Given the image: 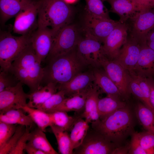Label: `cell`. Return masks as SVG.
I'll return each mask as SVG.
<instances>
[{"mask_svg": "<svg viewBox=\"0 0 154 154\" xmlns=\"http://www.w3.org/2000/svg\"><path fill=\"white\" fill-rule=\"evenodd\" d=\"M93 85L88 89L81 93L66 97L50 113L56 111H62L67 112L75 111L79 114L81 113L84 110L86 101L89 91Z\"/></svg>", "mask_w": 154, "mask_h": 154, "instance_id": "obj_23", "label": "cell"}, {"mask_svg": "<svg viewBox=\"0 0 154 154\" xmlns=\"http://www.w3.org/2000/svg\"><path fill=\"white\" fill-rule=\"evenodd\" d=\"M46 62L41 86L50 82L60 84L67 82L78 74L92 68L78 55L77 46L70 51Z\"/></svg>", "mask_w": 154, "mask_h": 154, "instance_id": "obj_1", "label": "cell"}, {"mask_svg": "<svg viewBox=\"0 0 154 154\" xmlns=\"http://www.w3.org/2000/svg\"><path fill=\"white\" fill-rule=\"evenodd\" d=\"M41 63L31 43L13 62L10 70L20 82L28 87L31 93L40 85L44 74Z\"/></svg>", "mask_w": 154, "mask_h": 154, "instance_id": "obj_4", "label": "cell"}, {"mask_svg": "<svg viewBox=\"0 0 154 154\" xmlns=\"http://www.w3.org/2000/svg\"><path fill=\"white\" fill-rule=\"evenodd\" d=\"M26 113L22 108L9 110L0 114V121L29 127L31 129L35 124L30 116L28 114L26 115Z\"/></svg>", "mask_w": 154, "mask_h": 154, "instance_id": "obj_25", "label": "cell"}, {"mask_svg": "<svg viewBox=\"0 0 154 154\" xmlns=\"http://www.w3.org/2000/svg\"><path fill=\"white\" fill-rule=\"evenodd\" d=\"M146 42L147 45L154 51V29L147 35Z\"/></svg>", "mask_w": 154, "mask_h": 154, "instance_id": "obj_46", "label": "cell"}, {"mask_svg": "<svg viewBox=\"0 0 154 154\" xmlns=\"http://www.w3.org/2000/svg\"><path fill=\"white\" fill-rule=\"evenodd\" d=\"M120 22L95 16L85 11L81 27L83 35L103 43L106 38Z\"/></svg>", "mask_w": 154, "mask_h": 154, "instance_id": "obj_8", "label": "cell"}, {"mask_svg": "<svg viewBox=\"0 0 154 154\" xmlns=\"http://www.w3.org/2000/svg\"><path fill=\"white\" fill-rule=\"evenodd\" d=\"M85 11L94 16L102 18H110L109 11L102 0H86Z\"/></svg>", "mask_w": 154, "mask_h": 154, "instance_id": "obj_33", "label": "cell"}, {"mask_svg": "<svg viewBox=\"0 0 154 154\" xmlns=\"http://www.w3.org/2000/svg\"><path fill=\"white\" fill-rule=\"evenodd\" d=\"M126 103L121 99L107 96L99 98L98 103V111L101 120L117 110L126 106Z\"/></svg>", "mask_w": 154, "mask_h": 154, "instance_id": "obj_28", "label": "cell"}, {"mask_svg": "<svg viewBox=\"0 0 154 154\" xmlns=\"http://www.w3.org/2000/svg\"><path fill=\"white\" fill-rule=\"evenodd\" d=\"M37 1L22 10L15 17L13 32L21 35L31 34L38 28Z\"/></svg>", "mask_w": 154, "mask_h": 154, "instance_id": "obj_11", "label": "cell"}, {"mask_svg": "<svg viewBox=\"0 0 154 154\" xmlns=\"http://www.w3.org/2000/svg\"><path fill=\"white\" fill-rule=\"evenodd\" d=\"M66 97L63 91H58L37 109L47 113H50Z\"/></svg>", "mask_w": 154, "mask_h": 154, "instance_id": "obj_35", "label": "cell"}, {"mask_svg": "<svg viewBox=\"0 0 154 154\" xmlns=\"http://www.w3.org/2000/svg\"><path fill=\"white\" fill-rule=\"evenodd\" d=\"M111 6L110 11L117 14L119 17V21L125 23L137 13L145 9L134 0H106Z\"/></svg>", "mask_w": 154, "mask_h": 154, "instance_id": "obj_19", "label": "cell"}, {"mask_svg": "<svg viewBox=\"0 0 154 154\" xmlns=\"http://www.w3.org/2000/svg\"><path fill=\"white\" fill-rule=\"evenodd\" d=\"M141 46L140 44L128 34L127 41L114 60L125 69L130 75L134 74V68L139 57Z\"/></svg>", "mask_w": 154, "mask_h": 154, "instance_id": "obj_17", "label": "cell"}, {"mask_svg": "<svg viewBox=\"0 0 154 154\" xmlns=\"http://www.w3.org/2000/svg\"><path fill=\"white\" fill-rule=\"evenodd\" d=\"M19 82L11 70L0 71V92L6 88L16 86Z\"/></svg>", "mask_w": 154, "mask_h": 154, "instance_id": "obj_37", "label": "cell"}, {"mask_svg": "<svg viewBox=\"0 0 154 154\" xmlns=\"http://www.w3.org/2000/svg\"><path fill=\"white\" fill-rule=\"evenodd\" d=\"M70 129V134L72 148L74 150L82 143L90 128L89 123L79 115Z\"/></svg>", "mask_w": 154, "mask_h": 154, "instance_id": "obj_26", "label": "cell"}, {"mask_svg": "<svg viewBox=\"0 0 154 154\" xmlns=\"http://www.w3.org/2000/svg\"><path fill=\"white\" fill-rule=\"evenodd\" d=\"M32 33L17 37L12 35L10 32L1 31L0 71L10 70L13 62L23 49L31 43Z\"/></svg>", "mask_w": 154, "mask_h": 154, "instance_id": "obj_5", "label": "cell"}, {"mask_svg": "<svg viewBox=\"0 0 154 154\" xmlns=\"http://www.w3.org/2000/svg\"><path fill=\"white\" fill-rule=\"evenodd\" d=\"M31 129L29 127H26L25 130L18 141L14 148L9 154H24L27 142L28 141L29 134Z\"/></svg>", "mask_w": 154, "mask_h": 154, "instance_id": "obj_41", "label": "cell"}, {"mask_svg": "<svg viewBox=\"0 0 154 154\" xmlns=\"http://www.w3.org/2000/svg\"><path fill=\"white\" fill-rule=\"evenodd\" d=\"M94 83L107 96L121 99L123 97L118 88L102 67L92 68Z\"/></svg>", "mask_w": 154, "mask_h": 154, "instance_id": "obj_22", "label": "cell"}, {"mask_svg": "<svg viewBox=\"0 0 154 154\" xmlns=\"http://www.w3.org/2000/svg\"><path fill=\"white\" fill-rule=\"evenodd\" d=\"M58 90V84L50 82L44 86L40 85L34 91L29 94L27 106L38 108Z\"/></svg>", "mask_w": 154, "mask_h": 154, "instance_id": "obj_24", "label": "cell"}, {"mask_svg": "<svg viewBox=\"0 0 154 154\" xmlns=\"http://www.w3.org/2000/svg\"><path fill=\"white\" fill-rule=\"evenodd\" d=\"M26 127L18 125L14 134L5 144L0 149V154H9L14 148L19 139L24 133Z\"/></svg>", "mask_w": 154, "mask_h": 154, "instance_id": "obj_36", "label": "cell"}, {"mask_svg": "<svg viewBox=\"0 0 154 154\" xmlns=\"http://www.w3.org/2000/svg\"><path fill=\"white\" fill-rule=\"evenodd\" d=\"M129 27L127 22L120 23L106 39L102 46L104 55L111 60H114L120 49L127 41Z\"/></svg>", "mask_w": 154, "mask_h": 154, "instance_id": "obj_13", "label": "cell"}, {"mask_svg": "<svg viewBox=\"0 0 154 154\" xmlns=\"http://www.w3.org/2000/svg\"><path fill=\"white\" fill-rule=\"evenodd\" d=\"M142 7L145 9L154 7V0H134Z\"/></svg>", "mask_w": 154, "mask_h": 154, "instance_id": "obj_45", "label": "cell"}, {"mask_svg": "<svg viewBox=\"0 0 154 154\" xmlns=\"http://www.w3.org/2000/svg\"><path fill=\"white\" fill-rule=\"evenodd\" d=\"M82 33L81 27L72 22L62 28L55 36L46 61L76 48L83 36Z\"/></svg>", "mask_w": 154, "mask_h": 154, "instance_id": "obj_6", "label": "cell"}, {"mask_svg": "<svg viewBox=\"0 0 154 154\" xmlns=\"http://www.w3.org/2000/svg\"><path fill=\"white\" fill-rule=\"evenodd\" d=\"M134 74L146 78L152 77L154 75V51L147 45L146 42L141 44Z\"/></svg>", "mask_w": 154, "mask_h": 154, "instance_id": "obj_18", "label": "cell"}, {"mask_svg": "<svg viewBox=\"0 0 154 154\" xmlns=\"http://www.w3.org/2000/svg\"><path fill=\"white\" fill-rule=\"evenodd\" d=\"M25 150L28 154H46L43 151L35 147L28 142L27 143Z\"/></svg>", "mask_w": 154, "mask_h": 154, "instance_id": "obj_44", "label": "cell"}, {"mask_svg": "<svg viewBox=\"0 0 154 154\" xmlns=\"http://www.w3.org/2000/svg\"><path fill=\"white\" fill-rule=\"evenodd\" d=\"M56 33L48 27L38 28L31 35V43L39 61L45 60L52 47Z\"/></svg>", "mask_w": 154, "mask_h": 154, "instance_id": "obj_15", "label": "cell"}, {"mask_svg": "<svg viewBox=\"0 0 154 154\" xmlns=\"http://www.w3.org/2000/svg\"><path fill=\"white\" fill-rule=\"evenodd\" d=\"M17 125L0 121V149L15 133Z\"/></svg>", "mask_w": 154, "mask_h": 154, "instance_id": "obj_38", "label": "cell"}, {"mask_svg": "<svg viewBox=\"0 0 154 154\" xmlns=\"http://www.w3.org/2000/svg\"><path fill=\"white\" fill-rule=\"evenodd\" d=\"M38 28L48 27L56 33L72 23L74 8L64 0H38Z\"/></svg>", "mask_w": 154, "mask_h": 154, "instance_id": "obj_3", "label": "cell"}, {"mask_svg": "<svg viewBox=\"0 0 154 154\" xmlns=\"http://www.w3.org/2000/svg\"><path fill=\"white\" fill-rule=\"evenodd\" d=\"M99 88L94 83L90 89L85 102L83 112L79 114L89 123L98 121L100 119L98 111V103L100 94Z\"/></svg>", "mask_w": 154, "mask_h": 154, "instance_id": "obj_20", "label": "cell"}, {"mask_svg": "<svg viewBox=\"0 0 154 154\" xmlns=\"http://www.w3.org/2000/svg\"><path fill=\"white\" fill-rule=\"evenodd\" d=\"M128 21L129 35L141 44L146 42L147 35L154 29V7L141 10Z\"/></svg>", "mask_w": 154, "mask_h": 154, "instance_id": "obj_9", "label": "cell"}, {"mask_svg": "<svg viewBox=\"0 0 154 154\" xmlns=\"http://www.w3.org/2000/svg\"><path fill=\"white\" fill-rule=\"evenodd\" d=\"M130 93H132L142 103L147 106L146 100L143 94L139 84L133 75H131V78L129 85Z\"/></svg>", "mask_w": 154, "mask_h": 154, "instance_id": "obj_39", "label": "cell"}, {"mask_svg": "<svg viewBox=\"0 0 154 154\" xmlns=\"http://www.w3.org/2000/svg\"><path fill=\"white\" fill-rule=\"evenodd\" d=\"M134 123L133 113L127 105L91 123L92 129L119 147L134 132Z\"/></svg>", "mask_w": 154, "mask_h": 154, "instance_id": "obj_2", "label": "cell"}, {"mask_svg": "<svg viewBox=\"0 0 154 154\" xmlns=\"http://www.w3.org/2000/svg\"><path fill=\"white\" fill-rule=\"evenodd\" d=\"M48 113L52 125L67 131H69L78 116H69L67 112L62 111H56Z\"/></svg>", "mask_w": 154, "mask_h": 154, "instance_id": "obj_32", "label": "cell"}, {"mask_svg": "<svg viewBox=\"0 0 154 154\" xmlns=\"http://www.w3.org/2000/svg\"><path fill=\"white\" fill-rule=\"evenodd\" d=\"M35 0H0L1 22L3 25Z\"/></svg>", "mask_w": 154, "mask_h": 154, "instance_id": "obj_21", "label": "cell"}, {"mask_svg": "<svg viewBox=\"0 0 154 154\" xmlns=\"http://www.w3.org/2000/svg\"><path fill=\"white\" fill-rule=\"evenodd\" d=\"M94 83L92 68H90L78 74L67 82L58 84V90L62 91L66 97H69L88 89Z\"/></svg>", "mask_w": 154, "mask_h": 154, "instance_id": "obj_16", "label": "cell"}, {"mask_svg": "<svg viewBox=\"0 0 154 154\" xmlns=\"http://www.w3.org/2000/svg\"><path fill=\"white\" fill-rule=\"evenodd\" d=\"M44 131L38 127L30 132L28 142L46 154H58L48 140Z\"/></svg>", "mask_w": 154, "mask_h": 154, "instance_id": "obj_27", "label": "cell"}, {"mask_svg": "<svg viewBox=\"0 0 154 154\" xmlns=\"http://www.w3.org/2000/svg\"><path fill=\"white\" fill-rule=\"evenodd\" d=\"M50 127L57 141L58 153L73 154L74 149L68 131L54 125L52 124Z\"/></svg>", "mask_w": 154, "mask_h": 154, "instance_id": "obj_30", "label": "cell"}, {"mask_svg": "<svg viewBox=\"0 0 154 154\" xmlns=\"http://www.w3.org/2000/svg\"><path fill=\"white\" fill-rule=\"evenodd\" d=\"M135 114L140 124L146 131L154 134V113L142 103L135 106Z\"/></svg>", "mask_w": 154, "mask_h": 154, "instance_id": "obj_29", "label": "cell"}, {"mask_svg": "<svg viewBox=\"0 0 154 154\" xmlns=\"http://www.w3.org/2000/svg\"><path fill=\"white\" fill-rule=\"evenodd\" d=\"M103 1H105L106 0H102Z\"/></svg>", "mask_w": 154, "mask_h": 154, "instance_id": "obj_47", "label": "cell"}, {"mask_svg": "<svg viewBox=\"0 0 154 154\" xmlns=\"http://www.w3.org/2000/svg\"><path fill=\"white\" fill-rule=\"evenodd\" d=\"M74 150L73 154H121L122 147L117 146L92 128H89L82 143Z\"/></svg>", "mask_w": 154, "mask_h": 154, "instance_id": "obj_7", "label": "cell"}, {"mask_svg": "<svg viewBox=\"0 0 154 154\" xmlns=\"http://www.w3.org/2000/svg\"><path fill=\"white\" fill-rule=\"evenodd\" d=\"M100 64L118 88L123 98H127L130 94L129 85L131 75L129 72L116 61L109 59L104 56L101 58Z\"/></svg>", "mask_w": 154, "mask_h": 154, "instance_id": "obj_10", "label": "cell"}, {"mask_svg": "<svg viewBox=\"0 0 154 154\" xmlns=\"http://www.w3.org/2000/svg\"><path fill=\"white\" fill-rule=\"evenodd\" d=\"M83 35L77 45L78 55L90 67H101L100 61L104 55L103 44L95 39Z\"/></svg>", "mask_w": 154, "mask_h": 154, "instance_id": "obj_12", "label": "cell"}, {"mask_svg": "<svg viewBox=\"0 0 154 154\" xmlns=\"http://www.w3.org/2000/svg\"><path fill=\"white\" fill-rule=\"evenodd\" d=\"M23 84L19 82L16 86L6 88L0 92V113L22 108L27 105L29 94L24 91Z\"/></svg>", "mask_w": 154, "mask_h": 154, "instance_id": "obj_14", "label": "cell"}, {"mask_svg": "<svg viewBox=\"0 0 154 154\" xmlns=\"http://www.w3.org/2000/svg\"><path fill=\"white\" fill-rule=\"evenodd\" d=\"M128 154H147L146 151L141 147L133 134L131 135V139L128 148Z\"/></svg>", "mask_w": 154, "mask_h": 154, "instance_id": "obj_42", "label": "cell"}, {"mask_svg": "<svg viewBox=\"0 0 154 154\" xmlns=\"http://www.w3.org/2000/svg\"><path fill=\"white\" fill-rule=\"evenodd\" d=\"M146 80L150 89V102L154 109V80L152 77H149L146 78Z\"/></svg>", "mask_w": 154, "mask_h": 154, "instance_id": "obj_43", "label": "cell"}, {"mask_svg": "<svg viewBox=\"0 0 154 154\" xmlns=\"http://www.w3.org/2000/svg\"><path fill=\"white\" fill-rule=\"evenodd\" d=\"M22 108L30 116L37 127L44 132L47 127L52 125L48 113L27 106Z\"/></svg>", "mask_w": 154, "mask_h": 154, "instance_id": "obj_31", "label": "cell"}, {"mask_svg": "<svg viewBox=\"0 0 154 154\" xmlns=\"http://www.w3.org/2000/svg\"><path fill=\"white\" fill-rule=\"evenodd\" d=\"M134 135L142 148L147 154H154V134L145 131L133 132Z\"/></svg>", "mask_w": 154, "mask_h": 154, "instance_id": "obj_34", "label": "cell"}, {"mask_svg": "<svg viewBox=\"0 0 154 154\" xmlns=\"http://www.w3.org/2000/svg\"><path fill=\"white\" fill-rule=\"evenodd\" d=\"M133 75L137 80L143 94L146 100L147 106L154 113V109L150 101V91L149 85L146 80V78L136 74Z\"/></svg>", "mask_w": 154, "mask_h": 154, "instance_id": "obj_40", "label": "cell"}]
</instances>
